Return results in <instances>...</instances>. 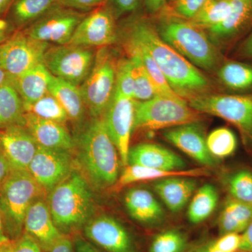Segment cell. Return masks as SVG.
Returning <instances> with one entry per match:
<instances>
[{
    "mask_svg": "<svg viewBox=\"0 0 252 252\" xmlns=\"http://www.w3.org/2000/svg\"><path fill=\"white\" fill-rule=\"evenodd\" d=\"M127 36L146 48L176 94L189 99L208 94L212 83L198 67L162 40L148 20L140 18L128 26Z\"/></svg>",
    "mask_w": 252,
    "mask_h": 252,
    "instance_id": "cell-1",
    "label": "cell"
},
{
    "mask_svg": "<svg viewBox=\"0 0 252 252\" xmlns=\"http://www.w3.org/2000/svg\"><path fill=\"white\" fill-rule=\"evenodd\" d=\"M7 74L4 72V69L0 66V86L7 79Z\"/></svg>",
    "mask_w": 252,
    "mask_h": 252,
    "instance_id": "cell-56",
    "label": "cell"
},
{
    "mask_svg": "<svg viewBox=\"0 0 252 252\" xmlns=\"http://www.w3.org/2000/svg\"><path fill=\"white\" fill-rule=\"evenodd\" d=\"M133 89L134 77L132 63L128 58H122L117 63L114 92L132 99Z\"/></svg>",
    "mask_w": 252,
    "mask_h": 252,
    "instance_id": "cell-39",
    "label": "cell"
},
{
    "mask_svg": "<svg viewBox=\"0 0 252 252\" xmlns=\"http://www.w3.org/2000/svg\"><path fill=\"white\" fill-rule=\"evenodd\" d=\"M201 113L192 108L185 99L156 95L149 100H135L133 130L154 131L195 124Z\"/></svg>",
    "mask_w": 252,
    "mask_h": 252,
    "instance_id": "cell-6",
    "label": "cell"
},
{
    "mask_svg": "<svg viewBox=\"0 0 252 252\" xmlns=\"http://www.w3.org/2000/svg\"><path fill=\"white\" fill-rule=\"evenodd\" d=\"M209 152L213 157L226 158L234 153L238 141L233 131L228 127H218L212 131L206 138Z\"/></svg>",
    "mask_w": 252,
    "mask_h": 252,
    "instance_id": "cell-36",
    "label": "cell"
},
{
    "mask_svg": "<svg viewBox=\"0 0 252 252\" xmlns=\"http://www.w3.org/2000/svg\"><path fill=\"white\" fill-rule=\"evenodd\" d=\"M241 243V234L230 233L220 235V238L210 243L213 250L220 252H238Z\"/></svg>",
    "mask_w": 252,
    "mask_h": 252,
    "instance_id": "cell-41",
    "label": "cell"
},
{
    "mask_svg": "<svg viewBox=\"0 0 252 252\" xmlns=\"http://www.w3.org/2000/svg\"><path fill=\"white\" fill-rule=\"evenodd\" d=\"M252 220V205L239 202L230 197L225 202L219 218L220 235L242 233Z\"/></svg>",
    "mask_w": 252,
    "mask_h": 252,
    "instance_id": "cell-29",
    "label": "cell"
},
{
    "mask_svg": "<svg viewBox=\"0 0 252 252\" xmlns=\"http://www.w3.org/2000/svg\"><path fill=\"white\" fill-rule=\"evenodd\" d=\"M48 91L59 101L69 120L80 125L85 117L86 107L79 87L52 75Z\"/></svg>",
    "mask_w": 252,
    "mask_h": 252,
    "instance_id": "cell-24",
    "label": "cell"
},
{
    "mask_svg": "<svg viewBox=\"0 0 252 252\" xmlns=\"http://www.w3.org/2000/svg\"><path fill=\"white\" fill-rule=\"evenodd\" d=\"M195 252H217L216 250H213L212 247L210 246V243L204 245L203 246H200V248L195 250Z\"/></svg>",
    "mask_w": 252,
    "mask_h": 252,
    "instance_id": "cell-54",
    "label": "cell"
},
{
    "mask_svg": "<svg viewBox=\"0 0 252 252\" xmlns=\"http://www.w3.org/2000/svg\"><path fill=\"white\" fill-rule=\"evenodd\" d=\"M84 234L107 252H135L129 232L116 219L107 215L91 219L84 227Z\"/></svg>",
    "mask_w": 252,
    "mask_h": 252,
    "instance_id": "cell-15",
    "label": "cell"
},
{
    "mask_svg": "<svg viewBox=\"0 0 252 252\" xmlns=\"http://www.w3.org/2000/svg\"><path fill=\"white\" fill-rule=\"evenodd\" d=\"M74 140L78 162L91 183L98 189L115 185L119 179V152L104 117L93 119Z\"/></svg>",
    "mask_w": 252,
    "mask_h": 252,
    "instance_id": "cell-2",
    "label": "cell"
},
{
    "mask_svg": "<svg viewBox=\"0 0 252 252\" xmlns=\"http://www.w3.org/2000/svg\"></svg>",
    "mask_w": 252,
    "mask_h": 252,
    "instance_id": "cell-57",
    "label": "cell"
},
{
    "mask_svg": "<svg viewBox=\"0 0 252 252\" xmlns=\"http://www.w3.org/2000/svg\"><path fill=\"white\" fill-rule=\"evenodd\" d=\"M103 117L109 135L119 152L122 165L127 166L130 137L135 121V100L114 92Z\"/></svg>",
    "mask_w": 252,
    "mask_h": 252,
    "instance_id": "cell-12",
    "label": "cell"
},
{
    "mask_svg": "<svg viewBox=\"0 0 252 252\" xmlns=\"http://www.w3.org/2000/svg\"><path fill=\"white\" fill-rule=\"evenodd\" d=\"M236 55L240 59L252 60V30L240 43L237 49Z\"/></svg>",
    "mask_w": 252,
    "mask_h": 252,
    "instance_id": "cell-45",
    "label": "cell"
},
{
    "mask_svg": "<svg viewBox=\"0 0 252 252\" xmlns=\"http://www.w3.org/2000/svg\"><path fill=\"white\" fill-rule=\"evenodd\" d=\"M23 102L11 81L7 78L0 86V130L11 126L26 125Z\"/></svg>",
    "mask_w": 252,
    "mask_h": 252,
    "instance_id": "cell-27",
    "label": "cell"
},
{
    "mask_svg": "<svg viewBox=\"0 0 252 252\" xmlns=\"http://www.w3.org/2000/svg\"><path fill=\"white\" fill-rule=\"evenodd\" d=\"M106 0H59L61 6L77 11L94 10L103 6Z\"/></svg>",
    "mask_w": 252,
    "mask_h": 252,
    "instance_id": "cell-43",
    "label": "cell"
},
{
    "mask_svg": "<svg viewBox=\"0 0 252 252\" xmlns=\"http://www.w3.org/2000/svg\"><path fill=\"white\" fill-rule=\"evenodd\" d=\"M209 175V172L203 168L190 170H162L148 168L138 165H127L115 184V190L136 182L161 180L170 177H199Z\"/></svg>",
    "mask_w": 252,
    "mask_h": 252,
    "instance_id": "cell-26",
    "label": "cell"
},
{
    "mask_svg": "<svg viewBox=\"0 0 252 252\" xmlns=\"http://www.w3.org/2000/svg\"><path fill=\"white\" fill-rule=\"evenodd\" d=\"M128 165H138L162 170H184L187 166L180 156L170 149L154 143H141L130 148Z\"/></svg>",
    "mask_w": 252,
    "mask_h": 252,
    "instance_id": "cell-21",
    "label": "cell"
},
{
    "mask_svg": "<svg viewBox=\"0 0 252 252\" xmlns=\"http://www.w3.org/2000/svg\"><path fill=\"white\" fill-rule=\"evenodd\" d=\"M95 53L94 48L71 44L50 45L43 63L53 76L79 87L92 69Z\"/></svg>",
    "mask_w": 252,
    "mask_h": 252,
    "instance_id": "cell-9",
    "label": "cell"
},
{
    "mask_svg": "<svg viewBox=\"0 0 252 252\" xmlns=\"http://www.w3.org/2000/svg\"><path fill=\"white\" fill-rule=\"evenodd\" d=\"M52 74L44 63H39L22 75L10 79L23 102V105L33 103L48 92Z\"/></svg>",
    "mask_w": 252,
    "mask_h": 252,
    "instance_id": "cell-25",
    "label": "cell"
},
{
    "mask_svg": "<svg viewBox=\"0 0 252 252\" xmlns=\"http://www.w3.org/2000/svg\"><path fill=\"white\" fill-rule=\"evenodd\" d=\"M11 27L6 21L0 20V44L4 43L11 35Z\"/></svg>",
    "mask_w": 252,
    "mask_h": 252,
    "instance_id": "cell-51",
    "label": "cell"
},
{
    "mask_svg": "<svg viewBox=\"0 0 252 252\" xmlns=\"http://www.w3.org/2000/svg\"><path fill=\"white\" fill-rule=\"evenodd\" d=\"M75 252H98L92 245L81 237H77L74 240Z\"/></svg>",
    "mask_w": 252,
    "mask_h": 252,
    "instance_id": "cell-49",
    "label": "cell"
},
{
    "mask_svg": "<svg viewBox=\"0 0 252 252\" xmlns=\"http://www.w3.org/2000/svg\"><path fill=\"white\" fill-rule=\"evenodd\" d=\"M44 190L28 170H11L0 188V212L6 236L18 240L24 232L29 207Z\"/></svg>",
    "mask_w": 252,
    "mask_h": 252,
    "instance_id": "cell-5",
    "label": "cell"
},
{
    "mask_svg": "<svg viewBox=\"0 0 252 252\" xmlns=\"http://www.w3.org/2000/svg\"><path fill=\"white\" fill-rule=\"evenodd\" d=\"M74 246L72 240L63 235L47 251L43 252H74Z\"/></svg>",
    "mask_w": 252,
    "mask_h": 252,
    "instance_id": "cell-46",
    "label": "cell"
},
{
    "mask_svg": "<svg viewBox=\"0 0 252 252\" xmlns=\"http://www.w3.org/2000/svg\"><path fill=\"white\" fill-rule=\"evenodd\" d=\"M188 102L201 114L215 116L233 124L245 144L252 147V94H206L192 97Z\"/></svg>",
    "mask_w": 252,
    "mask_h": 252,
    "instance_id": "cell-7",
    "label": "cell"
},
{
    "mask_svg": "<svg viewBox=\"0 0 252 252\" xmlns=\"http://www.w3.org/2000/svg\"><path fill=\"white\" fill-rule=\"evenodd\" d=\"M26 125L38 145L47 148L72 151L74 148V140L64 124L41 119L26 112Z\"/></svg>",
    "mask_w": 252,
    "mask_h": 252,
    "instance_id": "cell-20",
    "label": "cell"
},
{
    "mask_svg": "<svg viewBox=\"0 0 252 252\" xmlns=\"http://www.w3.org/2000/svg\"><path fill=\"white\" fill-rule=\"evenodd\" d=\"M198 186L195 177H170L154 183V189L172 212H179L188 203Z\"/></svg>",
    "mask_w": 252,
    "mask_h": 252,
    "instance_id": "cell-23",
    "label": "cell"
},
{
    "mask_svg": "<svg viewBox=\"0 0 252 252\" xmlns=\"http://www.w3.org/2000/svg\"><path fill=\"white\" fill-rule=\"evenodd\" d=\"M9 241V239L7 238L6 233H5L2 218H1V212H0V247L2 246L4 244L7 243Z\"/></svg>",
    "mask_w": 252,
    "mask_h": 252,
    "instance_id": "cell-52",
    "label": "cell"
},
{
    "mask_svg": "<svg viewBox=\"0 0 252 252\" xmlns=\"http://www.w3.org/2000/svg\"><path fill=\"white\" fill-rule=\"evenodd\" d=\"M162 40L196 67L217 70L221 64L220 49L205 30L174 15L162 14L156 28Z\"/></svg>",
    "mask_w": 252,
    "mask_h": 252,
    "instance_id": "cell-3",
    "label": "cell"
},
{
    "mask_svg": "<svg viewBox=\"0 0 252 252\" xmlns=\"http://www.w3.org/2000/svg\"><path fill=\"white\" fill-rule=\"evenodd\" d=\"M72 151L38 146L28 171L44 191L50 192L72 172Z\"/></svg>",
    "mask_w": 252,
    "mask_h": 252,
    "instance_id": "cell-13",
    "label": "cell"
},
{
    "mask_svg": "<svg viewBox=\"0 0 252 252\" xmlns=\"http://www.w3.org/2000/svg\"><path fill=\"white\" fill-rule=\"evenodd\" d=\"M94 202L85 177L72 172L49 192L47 203L55 225L66 235L84 228L91 220Z\"/></svg>",
    "mask_w": 252,
    "mask_h": 252,
    "instance_id": "cell-4",
    "label": "cell"
},
{
    "mask_svg": "<svg viewBox=\"0 0 252 252\" xmlns=\"http://www.w3.org/2000/svg\"><path fill=\"white\" fill-rule=\"evenodd\" d=\"M25 111L41 119L65 124L69 121L67 113L49 91L33 103L24 106Z\"/></svg>",
    "mask_w": 252,
    "mask_h": 252,
    "instance_id": "cell-35",
    "label": "cell"
},
{
    "mask_svg": "<svg viewBox=\"0 0 252 252\" xmlns=\"http://www.w3.org/2000/svg\"><path fill=\"white\" fill-rule=\"evenodd\" d=\"M14 0H0V17L11 7Z\"/></svg>",
    "mask_w": 252,
    "mask_h": 252,
    "instance_id": "cell-53",
    "label": "cell"
},
{
    "mask_svg": "<svg viewBox=\"0 0 252 252\" xmlns=\"http://www.w3.org/2000/svg\"><path fill=\"white\" fill-rule=\"evenodd\" d=\"M60 5L59 0H14L10 7L11 21L18 28L30 26Z\"/></svg>",
    "mask_w": 252,
    "mask_h": 252,
    "instance_id": "cell-31",
    "label": "cell"
},
{
    "mask_svg": "<svg viewBox=\"0 0 252 252\" xmlns=\"http://www.w3.org/2000/svg\"><path fill=\"white\" fill-rule=\"evenodd\" d=\"M144 4L149 14H165L167 11V0H144Z\"/></svg>",
    "mask_w": 252,
    "mask_h": 252,
    "instance_id": "cell-47",
    "label": "cell"
},
{
    "mask_svg": "<svg viewBox=\"0 0 252 252\" xmlns=\"http://www.w3.org/2000/svg\"><path fill=\"white\" fill-rule=\"evenodd\" d=\"M85 16L77 10L60 5L23 31L36 40L64 45L70 42L76 28Z\"/></svg>",
    "mask_w": 252,
    "mask_h": 252,
    "instance_id": "cell-11",
    "label": "cell"
},
{
    "mask_svg": "<svg viewBox=\"0 0 252 252\" xmlns=\"http://www.w3.org/2000/svg\"><path fill=\"white\" fill-rule=\"evenodd\" d=\"M187 247L185 233L179 230H167L154 238L149 252H184Z\"/></svg>",
    "mask_w": 252,
    "mask_h": 252,
    "instance_id": "cell-37",
    "label": "cell"
},
{
    "mask_svg": "<svg viewBox=\"0 0 252 252\" xmlns=\"http://www.w3.org/2000/svg\"><path fill=\"white\" fill-rule=\"evenodd\" d=\"M207 0H172V15L190 21L198 14Z\"/></svg>",
    "mask_w": 252,
    "mask_h": 252,
    "instance_id": "cell-40",
    "label": "cell"
},
{
    "mask_svg": "<svg viewBox=\"0 0 252 252\" xmlns=\"http://www.w3.org/2000/svg\"><path fill=\"white\" fill-rule=\"evenodd\" d=\"M231 9L232 0H207L198 14L189 21L207 31L223 22Z\"/></svg>",
    "mask_w": 252,
    "mask_h": 252,
    "instance_id": "cell-33",
    "label": "cell"
},
{
    "mask_svg": "<svg viewBox=\"0 0 252 252\" xmlns=\"http://www.w3.org/2000/svg\"><path fill=\"white\" fill-rule=\"evenodd\" d=\"M219 80L234 94H252V64L226 61L217 69Z\"/></svg>",
    "mask_w": 252,
    "mask_h": 252,
    "instance_id": "cell-28",
    "label": "cell"
},
{
    "mask_svg": "<svg viewBox=\"0 0 252 252\" xmlns=\"http://www.w3.org/2000/svg\"><path fill=\"white\" fill-rule=\"evenodd\" d=\"M115 15L103 6L86 15L78 25L69 44L89 48H102L114 44L117 39Z\"/></svg>",
    "mask_w": 252,
    "mask_h": 252,
    "instance_id": "cell-14",
    "label": "cell"
},
{
    "mask_svg": "<svg viewBox=\"0 0 252 252\" xmlns=\"http://www.w3.org/2000/svg\"><path fill=\"white\" fill-rule=\"evenodd\" d=\"M115 16L134 12L140 7L142 0H111Z\"/></svg>",
    "mask_w": 252,
    "mask_h": 252,
    "instance_id": "cell-44",
    "label": "cell"
},
{
    "mask_svg": "<svg viewBox=\"0 0 252 252\" xmlns=\"http://www.w3.org/2000/svg\"><path fill=\"white\" fill-rule=\"evenodd\" d=\"M239 252H252V220L241 233V243Z\"/></svg>",
    "mask_w": 252,
    "mask_h": 252,
    "instance_id": "cell-48",
    "label": "cell"
},
{
    "mask_svg": "<svg viewBox=\"0 0 252 252\" xmlns=\"http://www.w3.org/2000/svg\"><path fill=\"white\" fill-rule=\"evenodd\" d=\"M117 62L108 46L99 48L91 72L79 86L93 119L104 117L115 91Z\"/></svg>",
    "mask_w": 252,
    "mask_h": 252,
    "instance_id": "cell-8",
    "label": "cell"
},
{
    "mask_svg": "<svg viewBox=\"0 0 252 252\" xmlns=\"http://www.w3.org/2000/svg\"><path fill=\"white\" fill-rule=\"evenodd\" d=\"M49 44L36 40L18 31L0 44V66L10 79L22 75L39 63Z\"/></svg>",
    "mask_w": 252,
    "mask_h": 252,
    "instance_id": "cell-10",
    "label": "cell"
},
{
    "mask_svg": "<svg viewBox=\"0 0 252 252\" xmlns=\"http://www.w3.org/2000/svg\"><path fill=\"white\" fill-rule=\"evenodd\" d=\"M11 172L9 162L0 149V188Z\"/></svg>",
    "mask_w": 252,
    "mask_h": 252,
    "instance_id": "cell-50",
    "label": "cell"
},
{
    "mask_svg": "<svg viewBox=\"0 0 252 252\" xmlns=\"http://www.w3.org/2000/svg\"><path fill=\"white\" fill-rule=\"evenodd\" d=\"M11 241L10 240L7 243L4 244L0 247V252H11Z\"/></svg>",
    "mask_w": 252,
    "mask_h": 252,
    "instance_id": "cell-55",
    "label": "cell"
},
{
    "mask_svg": "<svg viewBox=\"0 0 252 252\" xmlns=\"http://www.w3.org/2000/svg\"><path fill=\"white\" fill-rule=\"evenodd\" d=\"M127 37L130 38L129 36H127ZM130 39L138 47L144 67H145L146 70L148 73L152 85H153L156 93H157V95L164 96V97H171V98L175 99H183L172 90L170 84L167 82V79H165V76L162 74V71L160 70V68H159L156 61H154L148 50L146 49L142 44L136 42L131 38Z\"/></svg>",
    "mask_w": 252,
    "mask_h": 252,
    "instance_id": "cell-34",
    "label": "cell"
},
{
    "mask_svg": "<svg viewBox=\"0 0 252 252\" xmlns=\"http://www.w3.org/2000/svg\"><path fill=\"white\" fill-rule=\"evenodd\" d=\"M38 146L25 126H11L0 130V149L11 170H28Z\"/></svg>",
    "mask_w": 252,
    "mask_h": 252,
    "instance_id": "cell-17",
    "label": "cell"
},
{
    "mask_svg": "<svg viewBox=\"0 0 252 252\" xmlns=\"http://www.w3.org/2000/svg\"><path fill=\"white\" fill-rule=\"evenodd\" d=\"M11 252H43V250L31 235L23 232L18 240L11 241Z\"/></svg>",
    "mask_w": 252,
    "mask_h": 252,
    "instance_id": "cell-42",
    "label": "cell"
},
{
    "mask_svg": "<svg viewBox=\"0 0 252 252\" xmlns=\"http://www.w3.org/2000/svg\"><path fill=\"white\" fill-rule=\"evenodd\" d=\"M124 203L129 215L139 223L155 225L164 220L163 209L153 194L147 189H130L126 193Z\"/></svg>",
    "mask_w": 252,
    "mask_h": 252,
    "instance_id": "cell-22",
    "label": "cell"
},
{
    "mask_svg": "<svg viewBox=\"0 0 252 252\" xmlns=\"http://www.w3.org/2000/svg\"><path fill=\"white\" fill-rule=\"evenodd\" d=\"M24 233L31 235L43 252L47 251L63 235L55 225L48 203L41 198L33 202L28 208Z\"/></svg>",
    "mask_w": 252,
    "mask_h": 252,
    "instance_id": "cell-19",
    "label": "cell"
},
{
    "mask_svg": "<svg viewBox=\"0 0 252 252\" xmlns=\"http://www.w3.org/2000/svg\"><path fill=\"white\" fill-rule=\"evenodd\" d=\"M163 137L184 153L205 166H213L215 160L206 144V138L198 123L167 129Z\"/></svg>",
    "mask_w": 252,
    "mask_h": 252,
    "instance_id": "cell-18",
    "label": "cell"
},
{
    "mask_svg": "<svg viewBox=\"0 0 252 252\" xmlns=\"http://www.w3.org/2000/svg\"><path fill=\"white\" fill-rule=\"evenodd\" d=\"M252 30V0H232L228 17L207 32L212 42L220 49L234 44Z\"/></svg>",
    "mask_w": 252,
    "mask_h": 252,
    "instance_id": "cell-16",
    "label": "cell"
},
{
    "mask_svg": "<svg viewBox=\"0 0 252 252\" xmlns=\"http://www.w3.org/2000/svg\"><path fill=\"white\" fill-rule=\"evenodd\" d=\"M230 197L241 203L252 205V172L242 170L230 176L228 182Z\"/></svg>",
    "mask_w": 252,
    "mask_h": 252,
    "instance_id": "cell-38",
    "label": "cell"
},
{
    "mask_svg": "<svg viewBox=\"0 0 252 252\" xmlns=\"http://www.w3.org/2000/svg\"><path fill=\"white\" fill-rule=\"evenodd\" d=\"M125 49L133 68L134 89L132 99L135 101L149 100L157 95L148 73L144 67L138 47L130 38H127Z\"/></svg>",
    "mask_w": 252,
    "mask_h": 252,
    "instance_id": "cell-30",
    "label": "cell"
},
{
    "mask_svg": "<svg viewBox=\"0 0 252 252\" xmlns=\"http://www.w3.org/2000/svg\"><path fill=\"white\" fill-rule=\"evenodd\" d=\"M218 200V192L213 185L206 184L200 187L189 207V221L198 224L206 220L216 209Z\"/></svg>",
    "mask_w": 252,
    "mask_h": 252,
    "instance_id": "cell-32",
    "label": "cell"
}]
</instances>
